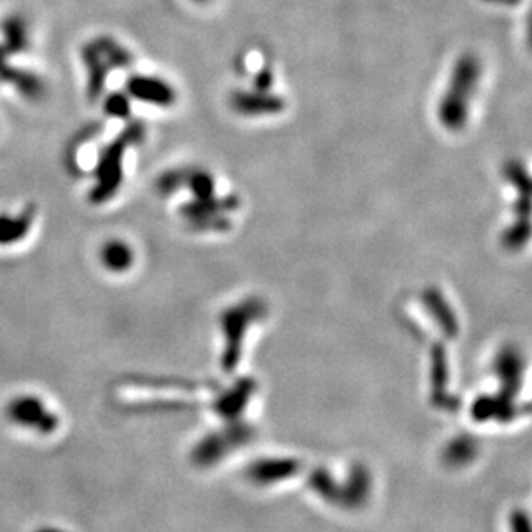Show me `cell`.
I'll list each match as a JSON object with an SVG mask.
<instances>
[{
    "mask_svg": "<svg viewBox=\"0 0 532 532\" xmlns=\"http://www.w3.org/2000/svg\"><path fill=\"white\" fill-rule=\"evenodd\" d=\"M36 216L35 205H28L20 214H0V247H11L27 238Z\"/></svg>",
    "mask_w": 532,
    "mask_h": 532,
    "instance_id": "obj_6",
    "label": "cell"
},
{
    "mask_svg": "<svg viewBox=\"0 0 532 532\" xmlns=\"http://www.w3.org/2000/svg\"><path fill=\"white\" fill-rule=\"evenodd\" d=\"M104 111L111 117H128L130 114V97L126 93H113L106 99Z\"/></svg>",
    "mask_w": 532,
    "mask_h": 532,
    "instance_id": "obj_15",
    "label": "cell"
},
{
    "mask_svg": "<svg viewBox=\"0 0 532 532\" xmlns=\"http://www.w3.org/2000/svg\"><path fill=\"white\" fill-rule=\"evenodd\" d=\"M480 73L482 66L474 54H465L457 60L449 76V88L438 107V117L449 131H460L467 124Z\"/></svg>",
    "mask_w": 532,
    "mask_h": 532,
    "instance_id": "obj_1",
    "label": "cell"
},
{
    "mask_svg": "<svg viewBox=\"0 0 532 532\" xmlns=\"http://www.w3.org/2000/svg\"><path fill=\"white\" fill-rule=\"evenodd\" d=\"M100 262L113 273H123L133 264V250L121 240H109L100 249Z\"/></svg>",
    "mask_w": 532,
    "mask_h": 532,
    "instance_id": "obj_9",
    "label": "cell"
},
{
    "mask_svg": "<svg viewBox=\"0 0 532 532\" xmlns=\"http://www.w3.org/2000/svg\"><path fill=\"white\" fill-rule=\"evenodd\" d=\"M506 179L515 187L517 194L520 198H529L531 195V179H529V172L524 168V164L520 161H508L504 168Z\"/></svg>",
    "mask_w": 532,
    "mask_h": 532,
    "instance_id": "obj_12",
    "label": "cell"
},
{
    "mask_svg": "<svg viewBox=\"0 0 532 532\" xmlns=\"http://www.w3.org/2000/svg\"><path fill=\"white\" fill-rule=\"evenodd\" d=\"M145 139V126L141 123H130L123 133L111 141L100 154L95 168V187L90 192V202L100 205L111 200L123 183V166L128 147L137 145Z\"/></svg>",
    "mask_w": 532,
    "mask_h": 532,
    "instance_id": "obj_2",
    "label": "cell"
},
{
    "mask_svg": "<svg viewBox=\"0 0 532 532\" xmlns=\"http://www.w3.org/2000/svg\"><path fill=\"white\" fill-rule=\"evenodd\" d=\"M194 2H205V0H194Z\"/></svg>",
    "mask_w": 532,
    "mask_h": 532,
    "instance_id": "obj_19",
    "label": "cell"
},
{
    "mask_svg": "<svg viewBox=\"0 0 532 532\" xmlns=\"http://www.w3.org/2000/svg\"><path fill=\"white\" fill-rule=\"evenodd\" d=\"M2 31L5 38V54H20L28 47V29L21 18L12 16L5 20L2 25Z\"/></svg>",
    "mask_w": 532,
    "mask_h": 532,
    "instance_id": "obj_10",
    "label": "cell"
},
{
    "mask_svg": "<svg viewBox=\"0 0 532 532\" xmlns=\"http://www.w3.org/2000/svg\"><path fill=\"white\" fill-rule=\"evenodd\" d=\"M83 60L88 71V97L90 100H97L104 91L106 78L111 66L107 64V60L100 54V51L93 42L84 45Z\"/></svg>",
    "mask_w": 532,
    "mask_h": 532,
    "instance_id": "obj_7",
    "label": "cell"
},
{
    "mask_svg": "<svg viewBox=\"0 0 532 532\" xmlns=\"http://www.w3.org/2000/svg\"><path fill=\"white\" fill-rule=\"evenodd\" d=\"M97 45V49L100 51V54L107 60V64L113 67H128L133 60L131 54L123 49L119 44H115L113 38L106 36V38H99L93 42Z\"/></svg>",
    "mask_w": 532,
    "mask_h": 532,
    "instance_id": "obj_11",
    "label": "cell"
},
{
    "mask_svg": "<svg viewBox=\"0 0 532 532\" xmlns=\"http://www.w3.org/2000/svg\"><path fill=\"white\" fill-rule=\"evenodd\" d=\"M484 2H489V4H498V5H508V7H513V5H519L522 0H484Z\"/></svg>",
    "mask_w": 532,
    "mask_h": 532,
    "instance_id": "obj_17",
    "label": "cell"
},
{
    "mask_svg": "<svg viewBox=\"0 0 532 532\" xmlns=\"http://www.w3.org/2000/svg\"><path fill=\"white\" fill-rule=\"evenodd\" d=\"M0 80L16 86L28 99H40L45 93V86L42 83V80H38L31 73L14 69L7 64L0 66Z\"/></svg>",
    "mask_w": 532,
    "mask_h": 532,
    "instance_id": "obj_8",
    "label": "cell"
},
{
    "mask_svg": "<svg viewBox=\"0 0 532 532\" xmlns=\"http://www.w3.org/2000/svg\"><path fill=\"white\" fill-rule=\"evenodd\" d=\"M231 109L240 115H271L280 114L286 109V102L271 93L258 90H236L229 97Z\"/></svg>",
    "mask_w": 532,
    "mask_h": 532,
    "instance_id": "obj_4",
    "label": "cell"
},
{
    "mask_svg": "<svg viewBox=\"0 0 532 532\" xmlns=\"http://www.w3.org/2000/svg\"><path fill=\"white\" fill-rule=\"evenodd\" d=\"M126 93L128 97L159 107H169L176 102V90L168 82L155 76H131L126 83Z\"/></svg>",
    "mask_w": 532,
    "mask_h": 532,
    "instance_id": "obj_5",
    "label": "cell"
},
{
    "mask_svg": "<svg viewBox=\"0 0 532 532\" xmlns=\"http://www.w3.org/2000/svg\"><path fill=\"white\" fill-rule=\"evenodd\" d=\"M38 532H62V531H57V529H42V531H38Z\"/></svg>",
    "mask_w": 532,
    "mask_h": 532,
    "instance_id": "obj_18",
    "label": "cell"
},
{
    "mask_svg": "<svg viewBox=\"0 0 532 532\" xmlns=\"http://www.w3.org/2000/svg\"><path fill=\"white\" fill-rule=\"evenodd\" d=\"M274 83V75L269 67H264L260 69L257 75H255V80H253V88L258 90V91H269L271 86Z\"/></svg>",
    "mask_w": 532,
    "mask_h": 532,
    "instance_id": "obj_16",
    "label": "cell"
},
{
    "mask_svg": "<svg viewBox=\"0 0 532 532\" xmlns=\"http://www.w3.org/2000/svg\"><path fill=\"white\" fill-rule=\"evenodd\" d=\"M188 172H190V169L187 168L169 169L166 172H163L155 183L157 192H161L163 195H169V194H174L179 188L187 187Z\"/></svg>",
    "mask_w": 532,
    "mask_h": 532,
    "instance_id": "obj_14",
    "label": "cell"
},
{
    "mask_svg": "<svg viewBox=\"0 0 532 532\" xmlns=\"http://www.w3.org/2000/svg\"><path fill=\"white\" fill-rule=\"evenodd\" d=\"M187 187L192 190V194L195 195L196 200H203V198H210L214 195V187L216 185H214V178L207 171L190 169Z\"/></svg>",
    "mask_w": 532,
    "mask_h": 532,
    "instance_id": "obj_13",
    "label": "cell"
},
{
    "mask_svg": "<svg viewBox=\"0 0 532 532\" xmlns=\"http://www.w3.org/2000/svg\"><path fill=\"white\" fill-rule=\"evenodd\" d=\"M5 416L16 425L36 431L40 434H52L59 427V417L51 412L36 396L25 394L11 400L5 407Z\"/></svg>",
    "mask_w": 532,
    "mask_h": 532,
    "instance_id": "obj_3",
    "label": "cell"
}]
</instances>
